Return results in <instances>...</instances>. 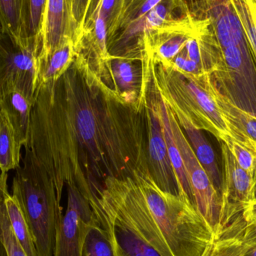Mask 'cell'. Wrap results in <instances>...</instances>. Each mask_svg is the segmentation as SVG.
<instances>
[{"mask_svg":"<svg viewBox=\"0 0 256 256\" xmlns=\"http://www.w3.org/2000/svg\"><path fill=\"white\" fill-rule=\"evenodd\" d=\"M116 256H173L132 178H108L102 189L84 191Z\"/></svg>","mask_w":256,"mask_h":256,"instance_id":"6da1fadb","label":"cell"},{"mask_svg":"<svg viewBox=\"0 0 256 256\" xmlns=\"http://www.w3.org/2000/svg\"><path fill=\"white\" fill-rule=\"evenodd\" d=\"M134 174L172 256H202L214 234L190 202L162 190L149 172L134 170Z\"/></svg>","mask_w":256,"mask_h":256,"instance_id":"7a4b0ae2","label":"cell"},{"mask_svg":"<svg viewBox=\"0 0 256 256\" xmlns=\"http://www.w3.org/2000/svg\"><path fill=\"white\" fill-rule=\"evenodd\" d=\"M22 166L15 172L12 196L16 200L30 227L38 256H54L62 216L55 184L44 164L25 147Z\"/></svg>","mask_w":256,"mask_h":256,"instance_id":"3957f363","label":"cell"},{"mask_svg":"<svg viewBox=\"0 0 256 256\" xmlns=\"http://www.w3.org/2000/svg\"><path fill=\"white\" fill-rule=\"evenodd\" d=\"M152 58L154 84L160 98L174 114L184 116L194 127L210 132L220 142L232 137L214 98L208 74L184 73L168 62Z\"/></svg>","mask_w":256,"mask_h":256,"instance_id":"277c9868","label":"cell"},{"mask_svg":"<svg viewBox=\"0 0 256 256\" xmlns=\"http://www.w3.org/2000/svg\"><path fill=\"white\" fill-rule=\"evenodd\" d=\"M166 106L173 136L184 162L196 208L213 232L215 238H218L224 231L222 195L216 190L206 170L197 159L172 111Z\"/></svg>","mask_w":256,"mask_h":256,"instance_id":"5b68a950","label":"cell"},{"mask_svg":"<svg viewBox=\"0 0 256 256\" xmlns=\"http://www.w3.org/2000/svg\"><path fill=\"white\" fill-rule=\"evenodd\" d=\"M209 76L228 102L256 118V66L252 54L222 56Z\"/></svg>","mask_w":256,"mask_h":256,"instance_id":"8992f818","label":"cell"},{"mask_svg":"<svg viewBox=\"0 0 256 256\" xmlns=\"http://www.w3.org/2000/svg\"><path fill=\"white\" fill-rule=\"evenodd\" d=\"M38 51L0 33V100L12 90H18L34 104Z\"/></svg>","mask_w":256,"mask_h":256,"instance_id":"52a82bcc","label":"cell"},{"mask_svg":"<svg viewBox=\"0 0 256 256\" xmlns=\"http://www.w3.org/2000/svg\"><path fill=\"white\" fill-rule=\"evenodd\" d=\"M96 222L86 198L70 186L67 209L57 231L54 256H82L86 236Z\"/></svg>","mask_w":256,"mask_h":256,"instance_id":"ba28073f","label":"cell"},{"mask_svg":"<svg viewBox=\"0 0 256 256\" xmlns=\"http://www.w3.org/2000/svg\"><path fill=\"white\" fill-rule=\"evenodd\" d=\"M221 146L224 164L222 219L225 230L255 200L256 178L238 164L225 143Z\"/></svg>","mask_w":256,"mask_h":256,"instance_id":"9c48e42d","label":"cell"},{"mask_svg":"<svg viewBox=\"0 0 256 256\" xmlns=\"http://www.w3.org/2000/svg\"><path fill=\"white\" fill-rule=\"evenodd\" d=\"M164 0H121L115 19L108 30V46L117 56L126 58L128 48L136 42L141 52L144 34V21L148 14Z\"/></svg>","mask_w":256,"mask_h":256,"instance_id":"30bf717a","label":"cell"},{"mask_svg":"<svg viewBox=\"0 0 256 256\" xmlns=\"http://www.w3.org/2000/svg\"><path fill=\"white\" fill-rule=\"evenodd\" d=\"M200 20L184 12L180 19L167 20L160 26L146 32L142 49H144L155 61H172L184 48L198 28Z\"/></svg>","mask_w":256,"mask_h":256,"instance_id":"8fae6325","label":"cell"},{"mask_svg":"<svg viewBox=\"0 0 256 256\" xmlns=\"http://www.w3.org/2000/svg\"><path fill=\"white\" fill-rule=\"evenodd\" d=\"M160 100L152 99L148 108L149 154L158 186L166 192L178 196L176 176L170 162L160 117Z\"/></svg>","mask_w":256,"mask_h":256,"instance_id":"7c38bea8","label":"cell"},{"mask_svg":"<svg viewBox=\"0 0 256 256\" xmlns=\"http://www.w3.org/2000/svg\"><path fill=\"white\" fill-rule=\"evenodd\" d=\"M38 56H48L72 40L66 0H46Z\"/></svg>","mask_w":256,"mask_h":256,"instance_id":"4fadbf2b","label":"cell"},{"mask_svg":"<svg viewBox=\"0 0 256 256\" xmlns=\"http://www.w3.org/2000/svg\"><path fill=\"white\" fill-rule=\"evenodd\" d=\"M212 82L215 102L233 140L255 152L256 118L228 102L220 92L212 80Z\"/></svg>","mask_w":256,"mask_h":256,"instance_id":"5bb4252c","label":"cell"},{"mask_svg":"<svg viewBox=\"0 0 256 256\" xmlns=\"http://www.w3.org/2000/svg\"><path fill=\"white\" fill-rule=\"evenodd\" d=\"M32 106L33 102L18 90H10L0 100L20 147L28 144Z\"/></svg>","mask_w":256,"mask_h":256,"instance_id":"9a60e30c","label":"cell"},{"mask_svg":"<svg viewBox=\"0 0 256 256\" xmlns=\"http://www.w3.org/2000/svg\"><path fill=\"white\" fill-rule=\"evenodd\" d=\"M174 115L180 126L183 127L186 132L189 138L188 141L197 159L206 170L216 190L222 195V174L218 166L214 150L201 130L197 129L192 126L184 116L174 114Z\"/></svg>","mask_w":256,"mask_h":256,"instance_id":"2e32d148","label":"cell"},{"mask_svg":"<svg viewBox=\"0 0 256 256\" xmlns=\"http://www.w3.org/2000/svg\"><path fill=\"white\" fill-rule=\"evenodd\" d=\"M159 106L160 117L162 123L166 142L168 156H170V162H171L172 166L176 176V182H177L179 196L189 200L191 204L196 208L195 201H194L192 190L188 180L184 162L180 150L173 136L170 118H168V108L161 98L160 99Z\"/></svg>","mask_w":256,"mask_h":256,"instance_id":"e0dca14e","label":"cell"},{"mask_svg":"<svg viewBox=\"0 0 256 256\" xmlns=\"http://www.w3.org/2000/svg\"><path fill=\"white\" fill-rule=\"evenodd\" d=\"M74 60V44L72 40L50 55L37 58L36 90L42 84L58 80L70 68Z\"/></svg>","mask_w":256,"mask_h":256,"instance_id":"ac0fdd59","label":"cell"},{"mask_svg":"<svg viewBox=\"0 0 256 256\" xmlns=\"http://www.w3.org/2000/svg\"><path fill=\"white\" fill-rule=\"evenodd\" d=\"M46 0H22L20 43L40 52L42 25Z\"/></svg>","mask_w":256,"mask_h":256,"instance_id":"d6986e66","label":"cell"},{"mask_svg":"<svg viewBox=\"0 0 256 256\" xmlns=\"http://www.w3.org/2000/svg\"><path fill=\"white\" fill-rule=\"evenodd\" d=\"M20 148L6 112L0 108V172L8 173L20 166Z\"/></svg>","mask_w":256,"mask_h":256,"instance_id":"ffe728a7","label":"cell"},{"mask_svg":"<svg viewBox=\"0 0 256 256\" xmlns=\"http://www.w3.org/2000/svg\"><path fill=\"white\" fill-rule=\"evenodd\" d=\"M6 207L14 234L27 256H38L25 216L16 200L7 191Z\"/></svg>","mask_w":256,"mask_h":256,"instance_id":"44dd1931","label":"cell"},{"mask_svg":"<svg viewBox=\"0 0 256 256\" xmlns=\"http://www.w3.org/2000/svg\"><path fill=\"white\" fill-rule=\"evenodd\" d=\"M110 70L115 80L116 88L122 92L121 98H131L140 86V74L136 66L128 58L111 56Z\"/></svg>","mask_w":256,"mask_h":256,"instance_id":"7402d4cb","label":"cell"},{"mask_svg":"<svg viewBox=\"0 0 256 256\" xmlns=\"http://www.w3.org/2000/svg\"><path fill=\"white\" fill-rule=\"evenodd\" d=\"M8 173L0 174V239L2 240L9 256H27L16 240L6 207V194L8 190Z\"/></svg>","mask_w":256,"mask_h":256,"instance_id":"603a6c76","label":"cell"},{"mask_svg":"<svg viewBox=\"0 0 256 256\" xmlns=\"http://www.w3.org/2000/svg\"><path fill=\"white\" fill-rule=\"evenodd\" d=\"M250 248L242 240L238 232L233 234L225 230L219 238L214 239L202 256H245Z\"/></svg>","mask_w":256,"mask_h":256,"instance_id":"cb8c5ba5","label":"cell"},{"mask_svg":"<svg viewBox=\"0 0 256 256\" xmlns=\"http://www.w3.org/2000/svg\"><path fill=\"white\" fill-rule=\"evenodd\" d=\"M82 256H116L108 233L98 222L92 226L87 232Z\"/></svg>","mask_w":256,"mask_h":256,"instance_id":"d4e9b609","label":"cell"},{"mask_svg":"<svg viewBox=\"0 0 256 256\" xmlns=\"http://www.w3.org/2000/svg\"><path fill=\"white\" fill-rule=\"evenodd\" d=\"M22 0H0L2 30L20 43Z\"/></svg>","mask_w":256,"mask_h":256,"instance_id":"484cf974","label":"cell"},{"mask_svg":"<svg viewBox=\"0 0 256 256\" xmlns=\"http://www.w3.org/2000/svg\"><path fill=\"white\" fill-rule=\"evenodd\" d=\"M92 3V0H66L70 22V38L74 44L84 30Z\"/></svg>","mask_w":256,"mask_h":256,"instance_id":"4316f807","label":"cell"},{"mask_svg":"<svg viewBox=\"0 0 256 256\" xmlns=\"http://www.w3.org/2000/svg\"><path fill=\"white\" fill-rule=\"evenodd\" d=\"M226 146L236 159V162L245 171L256 178V154L238 142L230 137Z\"/></svg>","mask_w":256,"mask_h":256,"instance_id":"83f0119b","label":"cell"},{"mask_svg":"<svg viewBox=\"0 0 256 256\" xmlns=\"http://www.w3.org/2000/svg\"><path fill=\"white\" fill-rule=\"evenodd\" d=\"M76 126L81 138L86 144L92 146L97 142V127L96 118L91 108L87 105L80 108L76 115Z\"/></svg>","mask_w":256,"mask_h":256,"instance_id":"f1b7e54d","label":"cell"},{"mask_svg":"<svg viewBox=\"0 0 256 256\" xmlns=\"http://www.w3.org/2000/svg\"><path fill=\"white\" fill-rule=\"evenodd\" d=\"M238 232L246 244L250 246H256V224L246 225L240 216L238 219Z\"/></svg>","mask_w":256,"mask_h":256,"instance_id":"f546056e","label":"cell"},{"mask_svg":"<svg viewBox=\"0 0 256 256\" xmlns=\"http://www.w3.org/2000/svg\"><path fill=\"white\" fill-rule=\"evenodd\" d=\"M242 218L246 225L256 224V200L245 208L242 212Z\"/></svg>","mask_w":256,"mask_h":256,"instance_id":"4dcf8cb0","label":"cell"},{"mask_svg":"<svg viewBox=\"0 0 256 256\" xmlns=\"http://www.w3.org/2000/svg\"><path fill=\"white\" fill-rule=\"evenodd\" d=\"M0 256H9L2 240L0 239Z\"/></svg>","mask_w":256,"mask_h":256,"instance_id":"1f68e13d","label":"cell"},{"mask_svg":"<svg viewBox=\"0 0 256 256\" xmlns=\"http://www.w3.org/2000/svg\"><path fill=\"white\" fill-rule=\"evenodd\" d=\"M245 256H256V246H250Z\"/></svg>","mask_w":256,"mask_h":256,"instance_id":"d6a6232c","label":"cell"},{"mask_svg":"<svg viewBox=\"0 0 256 256\" xmlns=\"http://www.w3.org/2000/svg\"><path fill=\"white\" fill-rule=\"evenodd\" d=\"M2 32V30L1 24H0V33H1Z\"/></svg>","mask_w":256,"mask_h":256,"instance_id":"836d02e7","label":"cell"},{"mask_svg":"<svg viewBox=\"0 0 256 256\" xmlns=\"http://www.w3.org/2000/svg\"><path fill=\"white\" fill-rule=\"evenodd\" d=\"M255 200H256V191H255Z\"/></svg>","mask_w":256,"mask_h":256,"instance_id":"e575fe53","label":"cell"},{"mask_svg":"<svg viewBox=\"0 0 256 256\" xmlns=\"http://www.w3.org/2000/svg\"><path fill=\"white\" fill-rule=\"evenodd\" d=\"M255 152L256 154V142H255Z\"/></svg>","mask_w":256,"mask_h":256,"instance_id":"d590c367","label":"cell"},{"mask_svg":"<svg viewBox=\"0 0 256 256\" xmlns=\"http://www.w3.org/2000/svg\"><path fill=\"white\" fill-rule=\"evenodd\" d=\"M0 174H1V172H0Z\"/></svg>","mask_w":256,"mask_h":256,"instance_id":"8d00e7d4","label":"cell"}]
</instances>
